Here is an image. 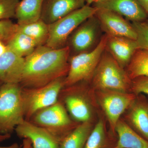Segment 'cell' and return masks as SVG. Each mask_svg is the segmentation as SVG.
Masks as SVG:
<instances>
[{"instance_id":"6da1fadb","label":"cell","mask_w":148,"mask_h":148,"mask_svg":"<svg viewBox=\"0 0 148 148\" xmlns=\"http://www.w3.org/2000/svg\"><path fill=\"white\" fill-rule=\"evenodd\" d=\"M70 56L68 46L59 49L45 45L37 47L32 54L24 58L19 84L23 88H36L66 77L69 71Z\"/></svg>"},{"instance_id":"7a4b0ae2","label":"cell","mask_w":148,"mask_h":148,"mask_svg":"<svg viewBox=\"0 0 148 148\" xmlns=\"http://www.w3.org/2000/svg\"><path fill=\"white\" fill-rule=\"evenodd\" d=\"M22 87L6 83L0 86V134L11 135L24 119Z\"/></svg>"},{"instance_id":"3957f363","label":"cell","mask_w":148,"mask_h":148,"mask_svg":"<svg viewBox=\"0 0 148 148\" xmlns=\"http://www.w3.org/2000/svg\"><path fill=\"white\" fill-rule=\"evenodd\" d=\"M131 82L125 69L106 49L89 83L93 90L109 89L131 92Z\"/></svg>"},{"instance_id":"277c9868","label":"cell","mask_w":148,"mask_h":148,"mask_svg":"<svg viewBox=\"0 0 148 148\" xmlns=\"http://www.w3.org/2000/svg\"><path fill=\"white\" fill-rule=\"evenodd\" d=\"M108 35L101 38L92 50L70 56L69 69L64 80V87L81 82L90 83L103 53L106 50Z\"/></svg>"},{"instance_id":"5b68a950","label":"cell","mask_w":148,"mask_h":148,"mask_svg":"<svg viewBox=\"0 0 148 148\" xmlns=\"http://www.w3.org/2000/svg\"><path fill=\"white\" fill-rule=\"evenodd\" d=\"M64 88L69 92L64 102L72 117L79 123L93 122L96 109L99 107L90 83L81 82Z\"/></svg>"},{"instance_id":"8992f818","label":"cell","mask_w":148,"mask_h":148,"mask_svg":"<svg viewBox=\"0 0 148 148\" xmlns=\"http://www.w3.org/2000/svg\"><path fill=\"white\" fill-rule=\"evenodd\" d=\"M97 10L96 8L86 5L48 25L49 36L45 45L54 49L66 46L72 33L83 22L95 15Z\"/></svg>"},{"instance_id":"52a82bcc","label":"cell","mask_w":148,"mask_h":148,"mask_svg":"<svg viewBox=\"0 0 148 148\" xmlns=\"http://www.w3.org/2000/svg\"><path fill=\"white\" fill-rule=\"evenodd\" d=\"M94 92L96 102L103 111L109 129L116 133L118 122L135 101L137 95L131 92L109 89L94 90Z\"/></svg>"},{"instance_id":"ba28073f","label":"cell","mask_w":148,"mask_h":148,"mask_svg":"<svg viewBox=\"0 0 148 148\" xmlns=\"http://www.w3.org/2000/svg\"><path fill=\"white\" fill-rule=\"evenodd\" d=\"M65 77L59 78L41 87L22 88L24 116L28 120L39 111L58 102L60 92L64 87Z\"/></svg>"},{"instance_id":"9c48e42d","label":"cell","mask_w":148,"mask_h":148,"mask_svg":"<svg viewBox=\"0 0 148 148\" xmlns=\"http://www.w3.org/2000/svg\"><path fill=\"white\" fill-rule=\"evenodd\" d=\"M34 124L47 130L59 142L77 126L62 103L57 102L39 111L32 117Z\"/></svg>"},{"instance_id":"30bf717a","label":"cell","mask_w":148,"mask_h":148,"mask_svg":"<svg viewBox=\"0 0 148 148\" xmlns=\"http://www.w3.org/2000/svg\"><path fill=\"white\" fill-rule=\"evenodd\" d=\"M101 28L95 15L91 16L80 24L72 33L67 46L75 54L89 51L98 39Z\"/></svg>"},{"instance_id":"8fae6325","label":"cell","mask_w":148,"mask_h":148,"mask_svg":"<svg viewBox=\"0 0 148 148\" xmlns=\"http://www.w3.org/2000/svg\"><path fill=\"white\" fill-rule=\"evenodd\" d=\"M95 15L101 30L110 36L124 37L136 40L137 34L128 20L112 11L98 9Z\"/></svg>"},{"instance_id":"7c38bea8","label":"cell","mask_w":148,"mask_h":148,"mask_svg":"<svg viewBox=\"0 0 148 148\" xmlns=\"http://www.w3.org/2000/svg\"><path fill=\"white\" fill-rule=\"evenodd\" d=\"M122 116L130 127L148 141V99L145 95H137Z\"/></svg>"},{"instance_id":"4fadbf2b","label":"cell","mask_w":148,"mask_h":148,"mask_svg":"<svg viewBox=\"0 0 148 148\" xmlns=\"http://www.w3.org/2000/svg\"><path fill=\"white\" fill-rule=\"evenodd\" d=\"M92 6L112 11L132 22L145 21L147 18V13L138 0H102Z\"/></svg>"},{"instance_id":"5bb4252c","label":"cell","mask_w":148,"mask_h":148,"mask_svg":"<svg viewBox=\"0 0 148 148\" xmlns=\"http://www.w3.org/2000/svg\"><path fill=\"white\" fill-rule=\"evenodd\" d=\"M18 137L28 138L34 148H58L60 142L48 130L25 120L15 129Z\"/></svg>"},{"instance_id":"9a60e30c","label":"cell","mask_w":148,"mask_h":148,"mask_svg":"<svg viewBox=\"0 0 148 148\" xmlns=\"http://www.w3.org/2000/svg\"><path fill=\"white\" fill-rule=\"evenodd\" d=\"M86 5L85 0H45L40 19L49 25Z\"/></svg>"},{"instance_id":"2e32d148","label":"cell","mask_w":148,"mask_h":148,"mask_svg":"<svg viewBox=\"0 0 148 148\" xmlns=\"http://www.w3.org/2000/svg\"><path fill=\"white\" fill-rule=\"evenodd\" d=\"M138 49L139 48L136 40L108 36L106 50L123 69L126 68Z\"/></svg>"},{"instance_id":"e0dca14e","label":"cell","mask_w":148,"mask_h":148,"mask_svg":"<svg viewBox=\"0 0 148 148\" xmlns=\"http://www.w3.org/2000/svg\"><path fill=\"white\" fill-rule=\"evenodd\" d=\"M25 58L7 50L0 56V81L3 83H20Z\"/></svg>"},{"instance_id":"ac0fdd59","label":"cell","mask_w":148,"mask_h":148,"mask_svg":"<svg viewBox=\"0 0 148 148\" xmlns=\"http://www.w3.org/2000/svg\"><path fill=\"white\" fill-rule=\"evenodd\" d=\"M117 143L116 133L108 129L106 118L101 116L95 122L84 148H116Z\"/></svg>"},{"instance_id":"d6986e66","label":"cell","mask_w":148,"mask_h":148,"mask_svg":"<svg viewBox=\"0 0 148 148\" xmlns=\"http://www.w3.org/2000/svg\"><path fill=\"white\" fill-rule=\"evenodd\" d=\"M117 136L116 148H148V141L132 129L121 118L115 128Z\"/></svg>"},{"instance_id":"ffe728a7","label":"cell","mask_w":148,"mask_h":148,"mask_svg":"<svg viewBox=\"0 0 148 148\" xmlns=\"http://www.w3.org/2000/svg\"><path fill=\"white\" fill-rule=\"evenodd\" d=\"M94 125L90 121L79 123L61 140L58 148H84Z\"/></svg>"},{"instance_id":"44dd1931","label":"cell","mask_w":148,"mask_h":148,"mask_svg":"<svg viewBox=\"0 0 148 148\" xmlns=\"http://www.w3.org/2000/svg\"><path fill=\"white\" fill-rule=\"evenodd\" d=\"M45 0H22L16 9V17L18 24H29L40 18Z\"/></svg>"},{"instance_id":"7402d4cb","label":"cell","mask_w":148,"mask_h":148,"mask_svg":"<svg viewBox=\"0 0 148 148\" xmlns=\"http://www.w3.org/2000/svg\"><path fill=\"white\" fill-rule=\"evenodd\" d=\"M6 45L8 50L24 58L32 54L38 47L32 38L18 32H16Z\"/></svg>"},{"instance_id":"603a6c76","label":"cell","mask_w":148,"mask_h":148,"mask_svg":"<svg viewBox=\"0 0 148 148\" xmlns=\"http://www.w3.org/2000/svg\"><path fill=\"white\" fill-rule=\"evenodd\" d=\"M17 32L24 34L32 38L38 46L45 45L48 38L49 26L40 18L29 24H18Z\"/></svg>"},{"instance_id":"cb8c5ba5","label":"cell","mask_w":148,"mask_h":148,"mask_svg":"<svg viewBox=\"0 0 148 148\" xmlns=\"http://www.w3.org/2000/svg\"><path fill=\"white\" fill-rule=\"evenodd\" d=\"M125 69L131 80L148 77V50L137 49Z\"/></svg>"},{"instance_id":"d4e9b609","label":"cell","mask_w":148,"mask_h":148,"mask_svg":"<svg viewBox=\"0 0 148 148\" xmlns=\"http://www.w3.org/2000/svg\"><path fill=\"white\" fill-rule=\"evenodd\" d=\"M137 34L136 42L140 49L148 50V24L145 21L132 22Z\"/></svg>"},{"instance_id":"484cf974","label":"cell","mask_w":148,"mask_h":148,"mask_svg":"<svg viewBox=\"0 0 148 148\" xmlns=\"http://www.w3.org/2000/svg\"><path fill=\"white\" fill-rule=\"evenodd\" d=\"M19 0H0V20L15 18Z\"/></svg>"},{"instance_id":"4316f807","label":"cell","mask_w":148,"mask_h":148,"mask_svg":"<svg viewBox=\"0 0 148 148\" xmlns=\"http://www.w3.org/2000/svg\"><path fill=\"white\" fill-rule=\"evenodd\" d=\"M17 27L10 19L0 20V40L6 45L17 32Z\"/></svg>"},{"instance_id":"83f0119b","label":"cell","mask_w":148,"mask_h":148,"mask_svg":"<svg viewBox=\"0 0 148 148\" xmlns=\"http://www.w3.org/2000/svg\"><path fill=\"white\" fill-rule=\"evenodd\" d=\"M131 92L136 95L143 94L148 95V77H138L132 80Z\"/></svg>"},{"instance_id":"f1b7e54d","label":"cell","mask_w":148,"mask_h":148,"mask_svg":"<svg viewBox=\"0 0 148 148\" xmlns=\"http://www.w3.org/2000/svg\"><path fill=\"white\" fill-rule=\"evenodd\" d=\"M21 148H34V147L32 146L31 140L28 138H24L23 139V143H22Z\"/></svg>"},{"instance_id":"f546056e","label":"cell","mask_w":148,"mask_h":148,"mask_svg":"<svg viewBox=\"0 0 148 148\" xmlns=\"http://www.w3.org/2000/svg\"><path fill=\"white\" fill-rule=\"evenodd\" d=\"M7 50L6 45L1 41L0 40V56L5 53Z\"/></svg>"},{"instance_id":"4dcf8cb0","label":"cell","mask_w":148,"mask_h":148,"mask_svg":"<svg viewBox=\"0 0 148 148\" xmlns=\"http://www.w3.org/2000/svg\"><path fill=\"white\" fill-rule=\"evenodd\" d=\"M141 5L148 13V0H138Z\"/></svg>"},{"instance_id":"1f68e13d","label":"cell","mask_w":148,"mask_h":148,"mask_svg":"<svg viewBox=\"0 0 148 148\" xmlns=\"http://www.w3.org/2000/svg\"><path fill=\"white\" fill-rule=\"evenodd\" d=\"M11 135H2L0 134V143L9 139Z\"/></svg>"},{"instance_id":"d6a6232c","label":"cell","mask_w":148,"mask_h":148,"mask_svg":"<svg viewBox=\"0 0 148 148\" xmlns=\"http://www.w3.org/2000/svg\"><path fill=\"white\" fill-rule=\"evenodd\" d=\"M21 147L17 143H15L8 147H0V148H21Z\"/></svg>"},{"instance_id":"836d02e7","label":"cell","mask_w":148,"mask_h":148,"mask_svg":"<svg viewBox=\"0 0 148 148\" xmlns=\"http://www.w3.org/2000/svg\"><path fill=\"white\" fill-rule=\"evenodd\" d=\"M101 1L102 0H85L86 5H92L95 3Z\"/></svg>"},{"instance_id":"e575fe53","label":"cell","mask_w":148,"mask_h":148,"mask_svg":"<svg viewBox=\"0 0 148 148\" xmlns=\"http://www.w3.org/2000/svg\"><path fill=\"white\" fill-rule=\"evenodd\" d=\"M146 22H147V23L148 24V16L147 18V20H146Z\"/></svg>"},{"instance_id":"d590c367","label":"cell","mask_w":148,"mask_h":148,"mask_svg":"<svg viewBox=\"0 0 148 148\" xmlns=\"http://www.w3.org/2000/svg\"><path fill=\"white\" fill-rule=\"evenodd\" d=\"M3 83L1 82L0 81V86H1V85L2 84H3Z\"/></svg>"}]
</instances>
